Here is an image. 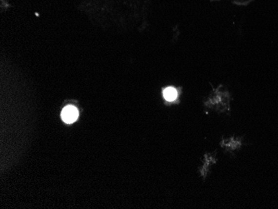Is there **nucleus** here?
Wrapping results in <instances>:
<instances>
[{"label": "nucleus", "mask_w": 278, "mask_h": 209, "mask_svg": "<svg viewBox=\"0 0 278 209\" xmlns=\"http://www.w3.org/2000/svg\"><path fill=\"white\" fill-rule=\"evenodd\" d=\"M62 121L66 123H73L77 120L79 117V110L76 107L68 105L62 109L61 113Z\"/></svg>", "instance_id": "nucleus-1"}, {"label": "nucleus", "mask_w": 278, "mask_h": 209, "mask_svg": "<svg viewBox=\"0 0 278 209\" xmlns=\"http://www.w3.org/2000/svg\"><path fill=\"white\" fill-rule=\"evenodd\" d=\"M178 95H179L178 91L173 87H168L167 89H164V91H163V97L168 102H173V101L176 100Z\"/></svg>", "instance_id": "nucleus-2"}]
</instances>
